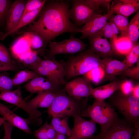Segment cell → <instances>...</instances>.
Returning <instances> with one entry per match:
<instances>
[{
  "instance_id": "cell-16",
  "label": "cell",
  "mask_w": 139,
  "mask_h": 139,
  "mask_svg": "<svg viewBox=\"0 0 139 139\" xmlns=\"http://www.w3.org/2000/svg\"><path fill=\"white\" fill-rule=\"evenodd\" d=\"M0 115L7 122L19 128L26 133L30 134L31 131L30 128L27 120L16 115L7 107L0 102Z\"/></svg>"
},
{
  "instance_id": "cell-37",
  "label": "cell",
  "mask_w": 139,
  "mask_h": 139,
  "mask_svg": "<svg viewBox=\"0 0 139 139\" xmlns=\"http://www.w3.org/2000/svg\"><path fill=\"white\" fill-rule=\"evenodd\" d=\"M0 62L6 65L14 64L6 48L0 43Z\"/></svg>"
},
{
  "instance_id": "cell-15",
  "label": "cell",
  "mask_w": 139,
  "mask_h": 139,
  "mask_svg": "<svg viewBox=\"0 0 139 139\" xmlns=\"http://www.w3.org/2000/svg\"><path fill=\"white\" fill-rule=\"evenodd\" d=\"M27 1H15L11 5L7 15L6 32H9L17 25L20 20Z\"/></svg>"
},
{
  "instance_id": "cell-6",
  "label": "cell",
  "mask_w": 139,
  "mask_h": 139,
  "mask_svg": "<svg viewBox=\"0 0 139 139\" xmlns=\"http://www.w3.org/2000/svg\"><path fill=\"white\" fill-rule=\"evenodd\" d=\"M134 125L117 116L105 131L93 135L90 139H131L134 132Z\"/></svg>"
},
{
  "instance_id": "cell-40",
  "label": "cell",
  "mask_w": 139,
  "mask_h": 139,
  "mask_svg": "<svg viewBox=\"0 0 139 139\" xmlns=\"http://www.w3.org/2000/svg\"><path fill=\"white\" fill-rule=\"evenodd\" d=\"M134 86L132 81L126 80L121 82L119 90L124 95H131Z\"/></svg>"
},
{
  "instance_id": "cell-38",
  "label": "cell",
  "mask_w": 139,
  "mask_h": 139,
  "mask_svg": "<svg viewBox=\"0 0 139 139\" xmlns=\"http://www.w3.org/2000/svg\"><path fill=\"white\" fill-rule=\"evenodd\" d=\"M11 2L8 0H0V24L6 19Z\"/></svg>"
},
{
  "instance_id": "cell-14",
  "label": "cell",
  "mask_w": 139,
  "mask_h": 139,
  "mask_svg": "<svg viewBox=\"0 0 139 139\" xmlns=\"http://www.w3.org/2000/svg\"><path fill=\"white\" fill-rule=\"evenodd\" d=\"M101 65L103 67L105 74L104 81H112L116 77L122 73L128 67L123 62L112 57L101 59Z\"/></svg>"
},
{
  "instance_id": "cell-45",
  "label": "cell",
  "mask_w": 139,
  "mask_h": 139,
  "mask_svg": "<svg viewBox=\"0 0 139 139\" xmlns=\"http://www.w3.org/2000/svg\"><path fill=\"white\" fill-rule=\"evenodd\" d=\"M17 68L15 64L11 65H6L0 62V72L8 71H14Z\"/></svg>"
},
{
  "instance_id": "cell-19",
  "label": "cell",
  "mask_w": 139,
  "mask_h": 139,
  "mask_svg": "<svg viewBox=\"0 0 139 139\" xmlns=\"http://www.w3.org/2000/svg\"><path fill=\"white\" fill-rule=\"evenodd\" d=\"M121 82L115 80L106 84L93 88L91 95L95 100H105L119 90Z\"/></svg>"
},
{
  "instance_id": "cell-32",
  "label": "cell",
  "mask_w": 139,
  "mask_h": 139,
  "mask_svg": "<svg viewBox=\"0 0 139 139\" xmlns=\"http://www.w3.org/2000/svg\"><path fill=\"white\" fill-rule=\"evenodd\" d=\"M113 20L122 36L128 37L129 23L127 17L123 15L116 14L114 16Z\"/></svg>"
},
{
  "instance_id": "cell-44",
  "label": "cell",
  "mask_w": 139,
  "mask_h": 139,
  "mask_svg": "<svg viewBox=\"0 0 139 139\" xmlns=\"http://www.w3.org/2000/svg\"><path fill=\"white\" fill-rule=\"evenodd\" d=\"M4 129V134L2 139H12L11 133L13 126L5 121L3 124Z\"/></svg>"
},
{
  "instance_id": "cell-34",
  "label": "cell",
  "mask_w": 139,
  "mask_h": 139,
  "mask_svg": "<svg viewBox=\"0 0 139 139\" xmlns=\"http://www.w3.org/2000/svg\"><path fill=\"white\" fill-rule=\"evenodd\" d=\"M39 76L49 80L57 86H61L55 77L46 69L41 65L39 63L32 65L30 67Z\"/></svg>"
},
{
  "instance_id": "cell-35",
  "label": "cell",
  "mask_w": 139,
  "mask_h": 139,
  "mask_svg": "<svg viewBox=\"0 0 139 139\" xmlns=\"http://www.w3.org/2000/svg\"><path fill=\"white\" fill-rule=\"evenodd\" d=\"M46 2V0H28L25 4L21 18L28 13L43 7Z\"/></svg>"
},
{
  "instance_id": "cell-42",
  "label": "cell",
  "mask_w": 139,
  "mask_h": 139,
  "mask_svg": "<svg viewBox=\"0 0 139 139\" xmlns=\"http://www.w3.org/2000/svg\"><path fill=\"white\" fill-rule=\"evenodd\" d=\"M102 31L103 37L108 39L111 45L114 42V39L110 25L108 22L106 23Z\"/></svg>"
},
{
  "instance_id": "cell-17",
  "label": "cell",
  "mask_w": 139,
  "mask_h": 139,
  "mask_svg": "<svg viewBox=\"0 0 139 139\" xmlns=\"http://www.w3.org/2000/svg\"><path fill=\"white\" fill-rule=\"evenodd\" d=\"M39 63L55 77L60 86L65 85L66 72L63 63L54 59H42Z\"/></svg>"
},
{
  "instance_id": "cell-41",
  "label": "cell",
  "mask_w": 139,
  "mask_h": 139,
  "mask_svg": "<svg viewBox=\"0 0 139 139\" xmlns=\"http://www.w3.org/2000/svg\"><path fill=\"white\" fill-rule=\"evenodd\" d=\"M122 73L130 78L135 80L139 79V61L137 63L136 65L134 67H129Z\"/></svg>"
},
{
  "instance_id": "cell-36",
  "label": "cell",
  "mask_w": 139,
  "mask_h": 139,
  "mask_svg": "<svg viewBox=\"0 0 139 139\" xmlns=\"http://www.w3.org/2000/svg\"><path fill=\"white\" fill-rule=\"evenodd\" d=\"M13 86L12 79L0 72V92L11 90Z\"/></svg>"
},
{
  "instance_id": "cell-29",
  "label": "cell",
  "mask_w": 139,
  "mask_h": 139,
  "mask_svg": "<svg viewBox=\"0 0 139 139\" xmlns=\"http://www.w3.org/2000/svg\"><path fill=\"white\" fill-rule=\"evenodd\" d=\"M39 76L34 71L23 70L19 71L12 79L14 86H17Z\"/></svg>"
},
{
  "instance_id": "cell-50",
  "label": "cell",
  "mask_w": 139,
  "mask_h": 139,
  "mask_svg": "<svg viewBox=\"0 0 139 139\" xmlns=\"http://www.w3.org/2000/svg\"><path fill=\"white\" fill-rule=\"evenodd\" d=\"M68 139H69L68 138Z\"/></svg>"
},
{
  "instance_id": "cell-9",
  "label": "cell",
  "mask_w": 139,
  "mask_h": 139,
  "mask_svg": "<svg viewBox=\"0 0 139 139\" xmlns=\"http://www.w3.org/2000/svg\"><path fill=\"white\" fill-rule=\"evenodd\" d=\"M0 99L20 108L28 114L30 119H38L41 115L39 111L32 108L24 100L20 87L13 90L0 92Z\"/></svg>"
},
{
  "instance_id": "cell-21",
  "label": "cell",
  "mask_w": 139,
  "mask_h": 139,
  "mask_svg": "<svg viewBox=\"0 0 139 139\" xmlns=\"http://www.w3.org/2000/svg\"><path fill=\"white\" fill-rule=\"evenodd\" d=\"M10 49L12 55L16 59L21 54L32 50L28 38L24 33L14 41Z\"/></svg>"
},
{
  "instance_id": "cell-20",
  "label": "cell",
  "mask_w": 139,
  "mask_h": 139,
  "mask_svg": "<svg viewBox=\"0 0 139 139\" xmlns=\"http://www.w3.org/2000/svg\"><path fill=\"white\" fill-rule=\"evenodd\" d=\"M57 92H45L39 93L36 96L28 102V103L34 109H37L39 108H48L51 105Z\"/></svg>"
},
{
  "instance_id": "cell-33",
  "label": "cell",
  "mask_w": 139,
  "mask_h": 139,
  "mask_svg": "<svg viewBox=\"0 0 139 139\" xmlns=\"http://www.w3.org/2000/svg\"><path fill=\"white\" fill-rule=\"evenodd\" d=\"M125 56V58L123 62L129 67L139 61V42L134 44L131 50Z\"/></svg>"
},
{
  "instance_id": "cell-4",
  "label": "cell",
  "mask_w": 139,
  "mask_h": 139,
  "mask_svg": "<svg viewBox=\"0 0 139 139\" xmlns=\"http://www.w3.org/2000/svg\"><path fill=\"white\" fill-rule=\"evenodd\" d=\"M80 115L89 118L98 123L100 126L101 132L105 131L118 116L115 108L110 103L105 100H96L84 109Z\"/></svg>"
},
{
  "instance_id": "cell-27",
  "label": "cell",
  "mask_w": 139,
  "mask_h": 139,
  "mask_svg": "<svg viewBox=\"0 0 139 139\" xmlns=\"http://www.w3.org/2000/svg\"><path fill=\"white\" fill-rule=\"evenodd\" d=\"M128 37L134 44L137 42L139 38V12L138 11L129 23Z\"/></svg>"
},
{
  "instance_id": "cell-1",
  "label": "cell",
  "mask_w": 139,
  "mask_h": 139,
  "mask_svg": "<svg viewBox=\"0 0 139 139\" xmlns=\"http://www.w3.org/2000/svg\"><path fill=\"white\" fill-rule=\"evenodd\" d=\"M70 6L66 1H49L43 7L38 20L27 28L26 30L40 36L44 41L45 49L51 40L64 33H82L81 29L70 21Z\"/></svg>"
},
{
  "instance_id": "cell-13",
  "label": "cell",
  "mask_w": 139,
  "mask_h": 139,
  "mask_svg": "<svg viewBox=\"0 0 139 139\" xmlns=\"http://www.w3.org/2000/svg\"><path fill=\"white\" fill-rule=\"evenodd\" d=\"M113 13L112 10L110 9L105 14H97L92 17L81 28L82 34L80 39L85 38L101 30L108 19Z\"/></svg>"
},
{
  "instance_id": "cell-22",
  "label": "cell",
  "mask_w": 139,
  "mask_h": 139,
  "mask_svg": "<svg viewBox=\"0 0 139 139\" xmlns=\"http://www.w3.org/2000/svg\"><path fill=\"white\" fill-rule=\"evenodd\" d=\"M69 117L64 116L53 117L50 124L57 133L69 137L71 131L68 123Z\"/></svg>"
},
{
  "instance_id": "cell-2",
  "label": "cell",
  "mask_w": 139,
  "mask_h": 139,
  "mask_svg": "<svg viewBox=\"0 0 139 139\" xmlns=\"http://www.w3.org/2000/svg\"><path fill=\"white\" fill-rule=\"evenodd\" d=\"M65 92L64 89L59 90L48 108V114L52 117L64 116L74 117L80 115L86 107L87 98L78 99L67 95Z\"/></svg>"
},
{
  "instance_id": "cell-3",
  "label": "cell",
  "mask_w": 139,
  "mask_h": 139,
  "mask_svg": "<svg viewBox=\"0 0 139 139\" xmlns=\"http://www.w3.org/2000/svg\"><path fill=\"white\" fill-rule=\"evenodd\" d=\"M101 59L90 49L70 57L63 63L66 72L65 78L71 79L85 74L101 65Z\"/></svg>"
},
{
  "instance_id": "cell-24",
  "label": "cell",
  "mask_w": 139,
  "mask_h": 139,
  "mask_svg": "<svg viewBox=\"0 0 139 139\" xmlns=\"http://www.w3.org/2000/svg\"><path fill=\"white\" fill-rule=\"evenodd\" d=\"M134 45L128 37L121 36L118 38L111 46L116 55L125 56L131 50Z\"/></svg>"
},
{
  "instance_id": "cell-10",
  "label": "cell",
  "mask_w": 139,
  "mask_h": 139,
  "mask_svg": "<svg viewBox=\"0 0 139 139\" xmlns=\"http://www.w3.org/2000/svg\"><path fill=\"white\" fill-rule=\"evenodd\" d=\"M64 86V89L69 95L79 99L91 95L93 88L90 81L84 76L75 78Z\"/></svg>"
},
{
  "instance_id": "cell-11",
  "label": "cell",
  "mask_w": 139,
  "mask_h": 139,
  "mask_svg": "<svg viewBox=\"0 0 139 139\" xmlns=\"http://www.w3.org/2000/svg\"><path fill=\"white\" fill-rule=\"evenodd\" d=\"M103 37L102 30L88 37L90 49L101 59L111 57L116 55L110 42Z\"/></svg>"
},
{
  "instance_id": "cell-43",
  "label": "cell",
  "mask_w": 139,
  "mask_h": 139,
  "mask_svg": "<svg viewBox=\"0 0 139 139\" xmlns=\"http://www.w3.org/2000/svg\"><path fill=\"white\" fill-rule=\"evenodd\" d=\"M114 16L113 14L108 20L110 26L114 39V42L111 45L117 40L118 38L117 35L119 33L118 29L113 20Z\"/></svg>"
},
{
  "instance_id": "cell-26",
  "label": "cell",
  "mask_w": 139,
  "mask_h": 139,
  "mask_svg": "<svg viewBox=\"0 0 139 139\" xmlns=\"http://www.w3.org/2000/svg\"><path fill=\"white\" fill-rule=\"evenodd\" d=\"M105 74L104 69L100 65L92 69L83 75L91 82L98 85L104 80Z\"/></svg>"
},
{
  "instance_id": "cell-31",
  "label": "cell",
  "mask_w": 139,
  "mask_h": 139,
  "mask_svg": "<svg viewBox=\"0 0 139 139\" xmlns=\"http://www.w3.org/2000/svg\"><path fill=\"white\" fill-rule=\"evenodd\" d=\"M44 77L39 76L28 82L24 85L26 90L32 93L41 92L44 82L47 79Z\"/></svg>"
},
{
  "instance_id": "cell-46",
  "label": "cell",
  "mask_w": 139,
  "mask_h": 139,
  "mask_svg": "<svg viewBox=\"0 0 139 139\" xmlns=\"http://www.w3.org/2000/svg\"><path fill=\"white\" fill-rule=\"evenodd\" d=\"M135 129L131 139H139V122L135 124Z\"/></svg>"
},
{
  "instance_id": "cell-7",
  "label": "cell",
  "mask_w": 139,
  "mask_h": 139,
  "mask_svg": "<svg viewBox=\"0 0 139 139\" xmlns=\"http://www.w3.org/2000/svg\"><path fill=\"white\" fill-rule=\"evenodd\" d=\"M49 46L48 56V59H50L59 54L79 53L85 50L87 45L72 34L68 39L58 42L50 41Z\"/></svg>"
},
{
  "instance_id": "cell-30",
  "label": "cell",
  "mask_w": 139,
  "mask_h": 139,
  "mask_svg": "<svg viewBox=\"0 0 139 139\" xmlns=\"http://www.w3.org/2000/svg\"><path fill=\"white\" fill-rule=\"evenodd\" d=\"M56 132L52 127L46 122L34 133L37 139H54Z\"/></svg>"
},
{
  "instance_id": "cell-49",
  "label": "cell",
  "mask_w": 139,
  "mask_h": 139,
  "mask_svg": "<svg viewBox=\"0 0 139 139\" xmlns=\"http://www.w3.org/2000/svg\"><path fill=\"white\" fill-rule=\"evenodd\" d=\"M5 121H6V120L4 117H0V127L1 125L3 124V123Z\"/></svg>"
},
{
  "instance_id": "cell-5",
  "label": "cell",
  "mask_w": 139,
  "mask_h": 139,
  "mask_svg": "<svg viewBox=\"0 0 139 139\" xmlns=\"http://www.w3.org/2000/svg\"><path fill=\"white\" fill-rule=\"evenodd\" d=\"M110 97L109 103L124 119L134 125L139 122V98L132 95H124L120 91L115 92Z\"/></svg>"
},
{
  "instance_id": "cell-18",
  "label": "cell",
  "mask_w": 139,
  "mask_h": 139,
  "mask_svg": "<svg viewBox=\"0 0 139 139\" xmlns=\"http://www.w3.org/2000/svg\"><path fill=\"white\" fill-rule=\"evenodd\" d=\"M112 3L110 9L114 13L127 17L138 12L139 9V0H121L115 1Z\"/></svg>"
},
{
  "instance_id": "cell-8",
  "label": "cell",
  "mask_w": 139,
  "mask_h": 139,
  "mask_svg": "<svg viewBox=\"0 0 139 139\" xmlns=\"http://www.w3.org/2000/svg\"><path fill=\"white\" fill-rule=\"evenodd\" d=\"M71 2L69 16L74 24L77 27L84 24L93 16L101 14V12L94 8L85 0H73Z\"/></svg>"
},
{
  "instance_id": "cell-12",
  "label": "cell",
  "mask_w": 139,
  "mask_h": 139,
  "mask_svg": "<svg viewBox=\"0 0 139 139\" xmlns=\"http://www.w3.org/2000/svg\"><path fill=\"white\" fill-rule=\"evenodd\" d=\"M74 121L69 139H86L93 135L96 129V123L91 119L85 120L80 115L74 117Z\"/></svg>"
},
{
  "instance_id": "cell-25",
  "label": "cell",
  "mask_w": 139,
  "mask_h": 139,
  "mask_svg": "<svg viewBox=\"0 0 139 139\" xmlns=\"http://www.w3.org/2000/svg\"><path fill=\"white\" fill-rule=\"evenodd\" d=\"M24 33L29 39L31 49L37 51L41 55L44 53L45 49L44 42L41 37L37 33L32 32H26Z\"/></svg>"
},
{
  "instance_id": "cell-48",
  "label": "cell",
  "mask_w": 139,
  "mask_h": 139,
  "mask_svg": "<svg viewBox=\"0 0 139 139\" xmlns=\"http://www.w3.org/2000/svg\"><path fill=\"white\" fill-rule=\"evenodd\" d=\"M54 139H66V138L65 135L57 133Z\"/></svg>"
},
{
  "instance_id": "cell-23",
  "label": "cell",
  "mask_w": 139,
  "mask_h": 139,
  "mask_svg": "<svg viewBox=\"0 0 139 139\" xmlns=\"http://www.w3.org/2000/svg\"><path fill=\"white\" fill-rule=\"evenodd\" d=\"M42 7L28 13L24 15L22 17L16 26L10 31L7 33L0 32V39L3 40L8 35L13 33L33 21L39 14Z\"/></svg>"
},
{
  "instance_id": "cell-39",
  "label": "cell",
  "mask_w": 139,
  "mask_h": 139,
  "mask_svg": "<svg viewBox=\"0 0 139 139\" xmlns=\"http://www.w3.org/2000/svg\"><path fill=\"white\" fill-rule=\"evenodd\" d=\"M86 1L96 9L101 12V6H105L109 10L110 8V4L112 1L110 0H85Z\"/></svg>"
},
{
  "instance_id": "cell-28",
  "label": "cell",
  "mask_w": 139,
  "mask_h": 139,
  "mask_svg": "<svg viewBox=\"0 0 139 139\" xmlns=\"http://www.w3.org/2000/svg\"><path fill=\"white\" fill-rule=\"evenodd\" d=\"M17 59L24 65L30 67L39 63L42 58L38 56L37 51L32 50L21 54Z\"/></svg>"
},
{
  "instance_id": "cell-47",
  "label": "cell",
  "mask_w": 139,
  "mask_h": 139,
  "mask_svg": "<svg viewBox=\"0 0 139 139\" xmlns=\"http://www.w3.org/2000/svg\"><path fill=\"white\" fill-rule=\"evenodd\" d=\"M139 83L134 86L133 89L132 95L139 98Z\"/></svg>"
}]
</instances>
